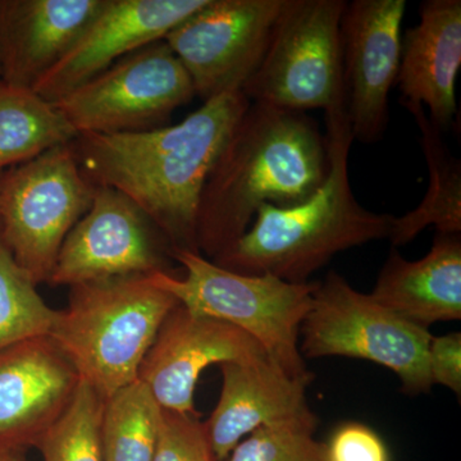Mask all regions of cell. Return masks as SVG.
<instances>
[{
	"instance_id": "1",
	"label": "cell",
	"mask_w": 461,
	"mask_h": 461,
	"mask_svg": "<svg viewBox=\"0 0 461 461\" xmlns=\"http://www.w3.org/2000/svg\"><path fill=\"white\" fill-rule=\"evenodd\" d=\"M250 102L230 90L182 122L148 131L78 135V166L94 186L135 203L162 230L173 251H199L196 226L209 173Z\"/></svg>"
},
{
	"instance_id": "2",
	"label": "cell",
	"mask_w": 461,
	"mask_h": 461,
	"mask_svg": "<svg viewBox=\"0 0 461 461\" xmlns=\"http://www.w3.org/2000/svg\"><path fill=\"white\" fill-rule=\"evenodd\" d=\"M329 172L326 136L309 115L250 103L203 189L199 251L217 257L247 232L260 206L302 204Z\"/></svg>"
},
{
	"instance_id": "3",
	"label": "cell",
	"mask_w": 461,
	"mask_h": 461,
	"mask_svg": "<svg viewBox=\"0 0 461 461\" xmlns=\"http://www.w3.org/2000/svg\"><path fill=\"white\" fill-rule=\"evenodd\" d=\"M326 123L330 172L323 186L302 204L260 206L247 232L212 262L241 275L305 284L339 253L388 239L393 215L360 205L348 181L354 139L345 103L326 112Z\"/></svg>"
},
{
	"instance_id": "4",
	"label": "cell",
	"mask_w": 461,
	"mask_h": 461,
	"mask_svg": "<svg viewBox=\"0 0 461 461\" xmlns=\"http://www.w3.org/2000/svg\"><path fill=\"white\" fill-rule=\"evenodd\" d=\"M177 305L148 276L86 282L71 287L68 308L57 312L48 336L105 400L138 381L149 348Z\"/></svg>"
},
{
	"instance_id": "5",
	"label": "cell",
	"mask_w": 461,
	"mask_h": 461,
	"mask_svg": "<svg viewBox=\"0 0 461 461\" xmlns=\"http://www.w3.org/2000/svg\"><path fill=\"white\" fill-rule=\"evenodd\" d=\"M186 275H149V280L190 313L229 323L262 346L273 363L294 378L313 381L300 353V329L313 302L317 282L291 284L275 276L241 275L198 251H173Z\"/></svg>"
},
{
	"instance_id": "6",
	"label": "cell",
	"mask_w": 461,
	"mask_h": 461,
	"mask_svg": "<svg viewBox=\"0 0 461 461\" xmlns=\"http://www.w3.org/2000/svg\"><path fill=\"white\" fill-rule=\"evenodd\" d=\"M432 336L330 271L317 282L300 329L299 348L304 359L341 357L378 364L395 373L402 393L418 396L433 387L429 366Z\"/></svg>"
},
{
	"instance_id": "7",
	"label": "cell",
	"mask_w": 461,
	"mask_h": 461,
	"mask_svg": "<svg viewBox=\"0 0 461 461\" xmlns=\"http://www.w3.org/2000/svg\"><path fill=\"white\" fill-rule=\"evenodd\" d=\"M344 0H285L262 60L242 86L250 103L324 112L345 103Z\"/></svg>"
},
{
	"instance_id": "8",
	"label": "cell",
	"mask_w": 461,
	"mask_h": 461,
	"mask_svg": "<svg viewBox=\"0 0 461 461\" xmlns=\"http://www.w3.org/2000/svg\"><path fill=\"white\" fill-rule=\"evenodd\" d=\"M94 194L72 142L0 177V240L36 285L50 281L67 235L89 211Z\"/></svg>"
},
{
	"instance_id": "9",
	"label": "cell",
	"mask_w": 461,
	"mask_h": 461,
	"mask_svg": "<svg viewBox=\"0 0 461 461\" xmlns=\"http://www.w3.org/2000/svg\"><path fill=\"white\" fill-rule=\"evenodd\" d=\"M195 95L193 81L165 41L118 60L54 102L78 135L159 129Z\"/></svg>"
},
{
	"instance_id": "10",
	"label": "cell",
	"mask_w": 461,
	"mask_h": 461,
	"mask_svg": "<svg viewBox=\"0 0 461 461\" xmlns=\"http://www.w3.org/2000/svg\"><path fill=\"white\" fill-rule=\"evenodd\" d=\"M285 0H208L165 41L206 100L242 90L259 66Z\"/></svg>"
},
{
	"instance_id": "11",
	"label": "cell",
	"mask_w": 461,
	"mask_h": 461,
	"mask_svg": "<svg viewBox=\"0 0 461 461\" xmlns=\"http://www.w3.org/2000/svg\"><path fill=\"white\" fill-rule=\"evenodd\" d=\"M166 249L173 253L135 203L120 191L95 186L89 211L67 235L48 284L72 287L167 272Z\"/></svg>"
},
{
	"instance_id": "12",
	"label": "cell",
	"mask_w": 461,
	"mask_h": 461,
	"mask_svg": "<svg viewBox=\"0 0 461 461\" xmlns=\"http://www.w3.org/2000/svg\"><path fill=\"white\" fill-rule=\"evenodd\" d=\"M405 0H354L341 20L345 104L354 140L373 144L388 124L402 60Z\"/></svg>"
},
{
	"instance_id": "13",
	"label": "cell",
	"mask_w": 461,
	"mask_h": 461,
	"mask_svg": "<svg viewBox=\"0 0 461 461\" xmlns=\"http://www.w3.org/2000/svg\"><path fill=\"white\" fill-rule=\"evenodd\" d=\"M267 357L262 346L241 330L190 313L178 304L149 348L139 379L147 384L163 411L199 418L194 395L206 368Z\"/></svg>"
},
{
	"instance_id": "14",
	"label": "cell",
	"mask_w": 461,
	"mask_h": 461,
	"mask_svg": "<svg viewBox=\"0 0 461 461\" xmlns=\"http://www.w3.org/2000/svg\"><path fill=\"white\" fill-rule=\"evenodd\" d=\"M208 0H107L98 17L33 91L57 102L153 42L204 7Z\"/></svg>"
},
{
	"instance_id": "15",
	"label": "cell",
	"mask_w": 461,
	"mask_h": 461,
	"mask_svg": "<svg viewBox=\"0 0 461 461\" xmlns=\"http://www.w3.org/2000/svg\"><path fill=\"white\" fill-rule=\"evenodd\" d=\"M222 388L204 429L215 460L224 461L250 433L268 427L317 430L306 399L312 382L294 378L269 357L220 366Z\"/></svg>"
},
{
	"instance_id": "16",
	"label": "cell",
	"mask_w": 461,
	"mask_h": 461,
	"mask_svg": "<svg viewBox=\"0 0 461 461\" xmlns=\"http://www.w3.org/2000/svg\"><path fill=\"white\" fill-rule=\"evenodd\" d=\"M77 372L50 336L0 353V447L38 445L77 390Z\"/></svg>"
},
{
	"instance_id": "17",
	"label": "cell",
	"mask_w": 461,
	"mask_h": 461,
	"mask_svg": "<svg viewBox=\"0 0 461 461\" xmlns=\"http://www.w3.org/2000/svg\"><path fill=\"white\" fill-rule=\"evenodd\" d=\"M105 5L107 0H0V80L32 89Z\"/></svg>"
},
{
	"instance_id": "18",
	"label": "cell",
	"mask_w": 461,
	"mask_h": 461,
	"mask_svg": "<svg viewBox=\"0 0 461 461\" xmlns=\"http://www.w3.org/2000/svg\"><path fill=\"white\" fill-rule=\"evenodd\" d=\"M461 67L460 0H427L420 23L402 38L397 76L402 102L429 111V121L447 131L456 115V78Z\"/></svg>"
},
{
	"instance_id": "19",
	"label": "cell",
	"mask_w": 461,
	"mask_h": 461,
	"mask_svg": "<svg viewBox=\"0 0 461 461\" xmlns=\"http://www.w3.org/2000/svg\"><path fill=\"white\" fill-rule=\"evenodd\" d=\"M461 233L436 232L420 260H406L393 249L369 295L403 320L429 330L461 318Z\"/></svg>"
},
{
	"instance_id": "20",
	"label": "cell",
	"mask_w": 461,
	"mask_h": 461,
	"mask_svg": "<svg viewBox=\"0 0 461 461\" xmlns=\"http://www.w3.org/2000/svg\"><path fill=\"white\" fill-rule=\"evenodd\" d=\"M414 117L421 133V149L429 171V187L414 211L393 217L390 240L393 248L405 247L427 229L436 232L461 233V165L442 140L441 131L433 126L424 108L402 102Z\"/></svg>"
},
{
	"instance_id": "21",
	"label": "cell",
	"mask_w": 461,
	"mask_h": 461,
	"mask_svg": "<svg viewBox=\"0 0 461 461\" xmlns=\"http://www.w3.org/2000/svg\"><path fill=\"white\" fill-rule=\"evenodd\" d=\"M77 136L53 103L0 80V172L71 144Z\"/></svg>"
},
{
	"instance_id": "22",
	"label": "cell",
	"mask_w": 461,
	"mask_h": 461,
	"mask_svg": "<svg viewBox=\"0 0 461 461\" xmlns=\"http://www.w3.org/2000/svg\"><path fill=\"white\" fill-rule=\"evenodd\" d=\"M162 406L140 379L104 400L102 447L104 461H153Z\"/></svg>"
},
{
	"instance_id": "23",
	"label": "cell",
	"mask_w": 461,
	"mask_h": 461,
	"mask_svg": "<svg viewBox=\"0 0 461 461\" xmlns=\"http://www.w3.org/2000/svg\"><path fill=\"white\" fill-rule=\"evenodd\" d=\"M36 287L0 240V353L26 339L50 335L57 311Z\"/></svg>"
},
{
	"instance_id": "24",
	"label": "cell",
	"mask_w": 461,
	"mask_h": 461,
	"mask_svg": "<svg viewBox=\"0 0 461 461\" xmlns=\"http://www.w3.org/2000/svg\"><path fill=\"white\" fill-rule=\"evenodd\" d=\"M104 399L86 382H78L71 402L42 435L36 447L42 461H104L102 417Z\"/></svg>"
},
{
	"instance_id": "25",
	"label": "cell",
	"mask_w": 461,
	"mask_h": 461,
	"mask_svg": "<svg viewBox=\"0 0 461 461\" xmlns=\"http://www.w3.org/2000/svg\"><path fill=\"white\" fill-rule=\"evenodd\" d=\"M313 430L268 427L245 437L224 461H327Z\"/></svg>"
},
{
	"instance_id": "26",
	"label": "cell",
	"mask_w": 461,
	"mask_h": 461,
	"mask_svg": "<svg viewBox=\"0 0 461 461\" xmlns=\"http://www.w3.org/2000/svg\"><path fill=\"white\" fill-rule=\"evenodd\" d=\"M153 461L217 460L199 418L165 411Z\"/></svg>"
},
{
	"instance_id": "27",
	"label": "cell",
	"mask_w": 461,
	"mask_h": 461,
	"mask_svg": "<svg viewBox=\"0 0 461 461\" xmlns=\"http://www.w3.org/2000/svg\"><path fill=\"white\" fill-rule=\"evenodd\" d=\"M324 446L327 461H390L384 439L371 427L357 421L339 426Z\"/></svg>"
},
{
	"instance_id": "28",
	"label": "cell",
	"mask_w": 461,
	"mask_h": 461,
	"mask_svg": "<svg viewBox=\"0 0 461 461\" xmlns=\"http://www.w3.org/2000/svg\"><path fill=\"white\" fill-rule=\"evenodd\" d=\"M429 375L433 386L439 384L461 396V333L432 336L429 348Z\"/></svg>"
},
{
	"instance_id": "29",
	"label": "cell",
	"mask_w": 461,
	"mask_h": 461,
	"mask_svg": "<svg viewBox=\"0 0 461 461\" xmlns=\"http://www.w3.org/2000/svg\"><path fill=\"white\" fill-rule=\"evenodd\" d=\"M0 461H27L23 450L0 447Z\"/></svg>"
}]
</instances>
